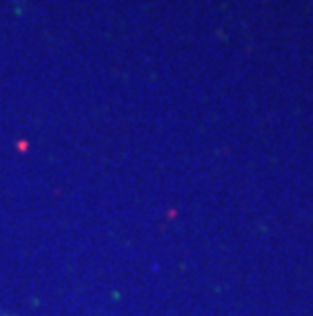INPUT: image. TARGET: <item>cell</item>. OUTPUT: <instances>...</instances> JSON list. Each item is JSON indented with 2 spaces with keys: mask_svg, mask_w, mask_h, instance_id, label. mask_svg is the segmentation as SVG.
<instances>
[{
  "mask_svg": "<svg viewBox=\"0 0 313 316\" xmlns=\"http://www.w3.org/2000/svg\"><path fill=\"white\" fill-rule=\"evenodd\" d=\"M0 316H14V314H10L8 310H4V308H0Z\"/></svg>",
  "mask_w": 313,
  "mask_h": 316,
  "instance_id": "cell-1",
  "label": "cell"
}]
</instances>
